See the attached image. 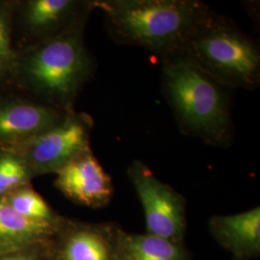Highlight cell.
Segmentation results:
<instances>
[{
	"mask_svg": "<svg viewBox=\"0 0 260 260\" xmlns=\"http://www.w3.org/2000/svg\"><path fill=\"white\" fill-rule=\"evenodd\" d=\"M162 60V93L178 128L187 136L226 148L233 143L230 89L174 53Z\"/></svg>",
	"mask_w": 260,
	"mask_h": 260,
	"instance_id": "obj_1",
	"label": "cell"
},
{
	"mask_svg": "<svg viewBox=\"0 0 260 260\" xmlns=\"http://www.w3.org/2000/svg\"><path fill=\"white\" fill-rule=\"evenodd\" d=\"M109 36L123 46L145 48L161 59L174 54L210 10L198 0H98Z\"/></svg>",
	"mask_w": 260,
	"mask_h": 260,
	"instance_id": "obj_2",
	"label": "cell"
},
{
	"mask_svg": "<svg viewBox=\"0 0 260 260\" xmlns=\"http://www.w3.org/2000/svg\"><path fill=\"white\" fill-rule=\"evenodd\" d=\"M177 54L229 89L254 90L260 82V49L232 19L209 10L192 28Z\"/></svg>",
	"mask_w": 260,
	"mask_h": 260,
	"instance_id": "obj_3",
	"label": "cell"
},
{
	"mask_svg": "<svg viewBox=\"0 0 260 260\" xmlns=\"http://www.w3.org/2000/svg\"><path fill=\"white\" fill-rule=\"evenodd\" d=\"M90 10L55 36L43 40L19 62V70L30 87L52 106L65 111L71 110V104L93 69L83 39Z\"/></svg>",
	"mask_w": 260,
	"mask_h": 260,
	"instance_id": "obj_4",
	"label": "cell"
},
{
	"mask_svg": "<svg viewBox=\"0 0 260 260\" xmlns=\"http://www.w3.org/2000/svg\"><path fill=\"white\" fill-rule=\"evenodd\" d=\"M92 119L68 111L64 120L52 128L12 146L29 171L36 174L57 173L74 158L90 149Z\"/></svg>",
	"mask_w": 260,
	"mask_h": 260,
	"instance_id": "obj_5",
	"label": "cell"
},
{
	"mask_svg": "<svg viewBox=\"0 0 260 260\" xmlns=\"http://www.w3.org/2000/svg\"><path fill=\"white\" fill-rule=\"evenodd\" d=\"M127 176L143 207L147 233L177 243H185L186 200L161 181L145 163L133 160Z\"/></svg>",
	"mask_w": 260,
	"mask_h": 260,
	"instance_id": "obj_6",
	"label": "cell"
},
{
	"mask_svg": "<svg viewBox=\"0 0 260 260\" xmlns=\"http://www.w3.org/2000/svg\"><path fill=\"white\" fill-rule=\"evenodd\" d=\"M117 223L60 220L49 239L47 260H117Z\"/></svg>",
	"mask_w": 260,
	"mask_h": 260,
	"instance_id": "obj_7",
	"label": "cell"
},
{
	"mask_svg": "<svg viewBox=\"0 0 260 260\" xmlns=\"http://www.w3.org/2000/svg\"><path fill=\"white\" fill-rule=\"evenodd\" d=\"M55 185L75 203L93 208L111 202L114 186L91 149L74 158L57 173Z\"/></svg>",
	"mask_w": 260,
	"mask_h": 260,
	"instance_id": "obj_8",
	"label": "cell"
},
{
	"mask_svg": "<svg viewBox=\"0 0 260 260\" xmlns=\"http://www.w3.org/2000/svg\"><path fill=\"white\" fill-rule=\"evenodd\" d=\"M67 112L41 103L1 102L0 144L16 146L32 139L60 123Z\"/></svg>",
	"mask_w": 260,
	"mask_h": 260,
	"instance_id": "obj_9",
	"label": "cell"
},
{
	"mask_svg": "<svg viewBox=\"0 0 260 260\" xmlns=\"http://www.w3.org/2000/svg\"><path fill=\"white\" fill-rule=\"evenodd\" d=\"M216 242L233 260H252L260 255V207L233 215H215L208 222Z\"/></svg>",
	"mask_w": 260,
	"mask_h": 260,
	"instance_id": "obj_10",
	"label": "cell"
},
{
	"mask_svg": "<svg viewBox=\"0 0 260 260\" xmlns=\"http://www.w3.org/2000/svg\"><path fill=\"white\" fill-rule=\"evenodd\" d=\"M59 222L30 219L14 210L5 200L0 201V255L47 244Z\"/></svg>",
	"mask_w": 260,
	"mask_h": 260,
	"instance_id": "obj_11",
	"label": "cell"
},
{
	"mask_svg": "<svg viewBox=\"0 0 260 260\" xmlns=\"http://www.w3.org/2000/svg\"><path fill=\"white\" fill-rule=\"evenodd\" d=\"M90 7L91 2L81 4L74 0H33L28 3L25 21L33 33L46 40L63 31Z\"/></svg>",
	"mask_w": 260,
	"mask_h": 260,
	"instance_id": "obj_12",
	"label": "cell"
},
{
	"mask_svg": "<svg viewBox=\"0 0 260 260\" xmlns=\"http://www.w3.org/2000/svg\"><path fill=\"white\" fill-rule=\"evenodd\" d=\"M117 260H192L185 243H177L149 233L119 229Z\"/></svg>",
	"mask_w": 260,
	"mask_h": 260,
	"instance_id": "obj_13",
	"label": "cell"
},
{
	"mask_svg": "<svg viewBox=\"0 0 260 260\" xmlns=\"http://www.w3.org/2000/svg\"><path fill=\"white\" fill-rule=\"evenodd\" d=\"M6 202L14 210L24 217L47 222L59 221L46 201L30 188L14 192Z\"/></svg>",
	"mask_w": 260,
	"mask_h": 260,
	"instance_id": "obj_14",
	"label": "cell"
},
{
	"mask_svg": "<svg viewBox=\"0 0 260 260\" xmlns=\"http://www.w3.org/2000/svg\"><path fill=\"white\" fill-rule=\"evenodd\" d=\"M19 58L12 47L9 10L0 5V79L19 72Z\"/></svg>",
	"mask_w": 260,
	"mask_h": 260,
	"instance_id": "obj_15",
	"label": "cell"
},
{
	"mask_svg": "<svg viewBox=\"0 0 260 260\" xmlns=\"http://www.w3.org/2000/svg\"><path fill=\"white\" fill-rule=\"evenodd\" d=\"M30 171L18 156L6 154L0 157V196L20 185Z\"/></svg>",
	"mask_w": 260,
	"mask_h": 260,
	"instance_id": "obj_16",
	"label": "cell"
},
{
	"mask_svg": "<svg viewBox=\"0 0 260 260\" xmlns=\"http://www.w3.org/2000/svg\"><path fill=\"white\" fill-rule=\"evenodd\" d=\"M41 256L36 252H15L7 255H3L0 257V260H41Z\"/></svg>",
	"mask_w": 260,
	"mask_h": 260,
	"instance_id": "obj_17",
	"label": "cell"
}]
</instances>
